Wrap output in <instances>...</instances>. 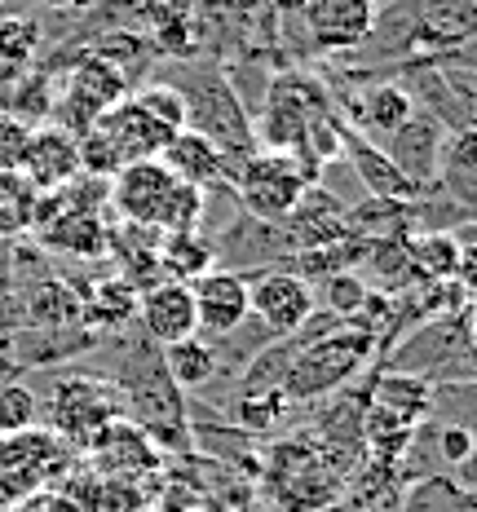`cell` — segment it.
Masks as SVG:
<instances>
[{"mask_svg":"<svg viewBox=\"0 0 477 512\" xmlns=\"http://www.w3.org/2000/svg\"><path fill=\"white\" fill-rule=\"evenodd\" d=\"M164 367L173 376V384L199 389V384H208L217 376V354H212L208 340L190 336V340H177V345H164Z\"/></svg>","mask_w":477,"mask_h":512,"instance_id":"19","label":"cell"},{"mask_svg":"<svg viewBox=\"0 0 477 512\" xmlns=\"http://www.w3.org/2000/svg\"><path fill=\"white\" fill-rule=\"evenodd\" d=\"M248 314L261 318L265 332L274 336H292L310 323L314 314V287L305 274L292 270H274L261 274L257 283H248Z\"/></svg>","mask_w":477,"mask_h":512,"instance_id":"6","label":"cell"},{"mask_svg":"<svg viewBox=\"0 0 477 512\" xmlns=\"http://www.w3.org/2000/svg\"><path fill=\"white\" fill-rule=\"evenodd\" d=\"M420 256V265L424 270H433V274H464L469 270V248H455V239H447V234H433V239H420L416 248H411Z\"/></svg>","mask_w":477,"mask_h":512,"instance_id":"23","label":"cell"},{"mask_svg":"<svg viewBox=\"0 0 477 512\" xmlns=\"http://www.w3.org/2000/svg\"><path fill=\"white\" fill-rule=\"evenodd\" d=\"M323 296L336 314H358V309L367 305V283L358 279V274H327Z\"/></svg>","mask_w":477,"mask_h":512,"instance_id":"25","label":"cell"},{"mask_svg":"<svg viewBox=\"0 0 477 512\" xmlns=\"http://www.w3.org/2000/svg\"><path fill=\"white\" fill-rule=\"evenodd\" d=\"M177 186H182V181L168 173L159 159H137V164H124L120 173L111 177V208L120 212L124 226L164 230Z\"/></svg>","mask_w":477,"mask_h":512,"instance_id":"4","label":"cell"},{"mask_svg":"<svg viewBox=\"0 0 477 512\" xmlns=\"http://www.w3.org/2000/svg\"><path fill=\"white\" fill-rule=\"evenodd\" d=\"M137 287L129 283V279H115V283H98L89 292V318H98L102 327H124L129 318L137 314Z\"/></svg>","mask_w":477,"mask_h":512,"instance_id":"20","label":"cell"},{"mask_svg":"<svg viewBox=\"0 0 477 512\" xmlns=\"http://www.w3.org/2000/svg\"><path fill=\"white\" fill-rule=\"evenodd\" d=\"M36 181L18 168H0V239H18V234L36 230V212H40Z\"/></svg>","mask_w":477,"mask_h":512,"instance_id":"17","label":"cell"},{"mask_svg":"<svg viewBox=\"0 0 477 512\" xmlns=\"http://www.w3.org/2000/svg\"><path fill=\"white\" fill-rule=\"evenodd\" d=\"M31 234H40V243L76 261H98L111 252V221L102 212H53Z\"/></svg>","mask_w":477,"mask_h":512,"instance_id":"13","label":"cell"},{"mask_svg":"<svg viewBox=\"0 0 477 512\" xmlns=\"http://www.w3.org/2000/svg\"><path fill=\"white\" fill-rule=\"evenodd\" d=\"M36 45H40L36 18H18V14L0 18V62H5V67H23L31 53H36Z\"/></svg>","mask_w":477,"mask_h":512,"instance_id":"22","label":"cell"},{"mask_svg":"<svg viewBox=\"0 0 477 512\" xmlns=\"http://www.w3.org/2000/svg\"><path fill=\"white\" fill-rule=\"evenodd\" d=\"M89 128H98L106 142H111L120 168L137 164V159H155L168 146V137H173V128H168L164 120H155V115L133 98V93H124V98L115 102L111 111H102ZM177 133H182V128H177Z\"/></svg>","mask_w":477,"mask_h":512,"instance_id":"7","label":"cell"},{"mask_svg":"<svg viewBox=\"0 0 477 512\" xmlns=\"http://www.w3.org/2000/svg\"><path fill=\"white\" fill-rule=\"evenodd\" d=\"M18 173H27L31 181H36V190H58V186H67V181L80 173L76 133H67L62 124H40V128H31Z\"/></svg>","mask_w":477,"mask_h":512,"instance_id":"10","label":"cell"},{"mask_svg":"<svg viewBox=\"0 0 477 512\" xmlns=\"http://www.w3.org/2000/svg\"><path fill=\"white\" fill-rule=\"evenodd\" d=\"M124 93H129V76H124V71L115 67L106 53H89V58L71 71L62 98L53 102V115H58V124L67 128V133L80 137L84 128L98 120L102 111H111Z\"/></svg>","mask_w":477,"mask_h":512,"instance_id":"3","label":"cell"},{"mask_svg":"<svg viewBox=\"0 0 477 512\" xmlns=\"http://www.w3.org/2000/svg\"><path fill=\"white\" fill-rule=\"evenodd\" d=\"M318 177V164L296 151H274V146H261L243 159L239 177H235V190L243 199V208L261 221H283L292 217L296 208L305 204Z\"/></svg>","mask_w":477,"mask_h":512,"instance_id":"1","label":"cell"},{"mask_svg":"<svg viewBox=\"0 0 477 512\" xmlns=\"http://www.w3.org/2000/svg\"><path fill=\"white\" fill-rule=\"evenodd\" d=\"M159 274L173 283H195L199 274L212 270V261H217V252H212L208 239H199L195 230H182V234H159Z\"/></svg>","mask_w":477,"mask_h":512,"instance_id":"16","label":"cell"},{"mask_svg":"<svg viewBox=\"0 0 477 512\" xmlns=\"http://www.w3.org/2000/svg\"><path fill=\"white\" fill-rule=\"evenodd\" d=\"M115 420H124V398L115 384L89 376H71L53 384L49 433H58L62 442H93V433H102Z\"/></svg>","mask_w":477,"mask_h":512,"instance_id":"2","label":"cell"},{"mask_svg":"<svg viewBox=\"0 0 477 512\" xmlns=\"http://www.w3.org/2000/svg\"><path fill=\"white\" fill-rule=\"evenodd\" d=\"M270 5L279 9V14H301V5H305V0H270Z\"/></svg>","mask_w":477,"mask_h":512,"instance_id":"29","label":"cell"},{"mask_svg":"<svg viewBox=\"0 0 477 512\" xmlns=\"http://www.w3.org/2000/svg\"><path fill=\"white\" fill-rule=\"evenodd\" d=\"M349 142V159H354L358 177L367 181L371 190H376V199H389V204H402V199H411L420 190V181H411L402 168L389 159V151H376V146L358 142V137H341Z\"/></svg>","mask_w":477,"mask_h":512,"instance_id":"15","label":"cell"},{"mask_svg":"<svg viewBox=\"0 0 477 512\" xmlns=\"http://www.w3.org/2000/svg\"><path fill=\"white\" fill-rule=\"evenodd\" d=\"M376 14H380L376 0H305L301 5L305 31L327 53L358 49L376 31Z\"/></svg>","mask_w":477,"mask_h":512,"instance_id":"8","label":"cell"},{"mask_svg":"<svg viewBox=\"0 0 477 512\" xmlns=\"http://www.w3.org/2000/svg\"><path fill=\"white\" fill-rule=\"evenodd\" d=\"M23 512H80V508L67 495H36V499H27Z\"/></svg>","mask_w":477,"mask_h":512,"instance_id":"28","label":"cell"},{"mask_svg":"<svg viewBox=\"0 0 477 512\" xmlns=\"http://www.w3.org/2000/svg\"><path fill=\"white\" fill-rule=\"evenodd\" d=\"M190 296H195V318H199V332L208 336H230L243 327L248 318V283L239 274H221L208 270L190 283Z\"/></svg>","mask_w":477,"mask_h":512,"instance_id":"11","label":"cell"},{"mask_svg":"<svg viewBox=\"0 0 477 512\" xmlns=\"http://www.w3.org/2000/svg\"><path fill=\"white\" fill-rule=\"evenodd\" d=\"M45 5H53V9H84L89 0H45Z\"/></svg>","mask_w":477,"mask_h":512,"instance_id":"30","label":"cell"},{"mask_svg":"<svg viewBox=\"0 0 477 512\" xmlns=\"http://www.w3.org/2000/svg\"><path fill=\"white\" fill-rule=\"evenodd\" d=\"M27 137H31V124L27 120L0 111V168H18V164H23Z\"/></svg>","mask_w":477,"mask_h":512,"instance_id":"26","label":"cell"},{"mask_svg":"<svg viewBox=\"0 0 477 512\" xmlns=\"http://www.w3.org/2000/svg\"><path fill=\"white\" fill-rule=\"evenodd\" d=\"M438 446H442V460H451V464L473 460V433L464 429V424H447L442 437H438Z\"/></svg>","mask_w":477,"mask_h":512,"instance_id":"27","label":"cell"},{"mask_svg":"<svg viewBox=\"0 0 477 512\" xmlns=\"http://www.w3.org/2000/svg\"><path fill=\"white\" fill-rule=\"evenodd\" d=\"M40 420V402L27 384H0V437H14L36 429Z\"/></svg>","mask_w":477,"mask_h":512,"instance_id":"21","label":"cell"},{"mask_svg":"<svg viewBox=\"0 0 477 512\" xmlns=\"http://www.w3.org/2000/svg\"><path fill=\"white\" fill-rule=\"evenodd\" d=\"M411 115H416V102H411L407 89H398V84H376L363 98V115H358V120H363L367 133L389 137V133H398Z\"/></svg>","mask_w":477,"mask_h":512,"instance_id":"18","label":"cell"},{"mask_svg":"<svg viewBox=\"0 0 477 512\" xmlns=\"http://www.w3.org/2000/svg\"><path fill=\"white\" fill-rule=\"evenodd\" d=\"M159 164L168 168L177 181H186V186H217L221 177H226V151H221V142H212L208 133H199V128H182V133L168 137V146L155 155Z\"/></svg>","mask_w":477,"mask_h":512,"instance_id":"12","label":"cell"},{"mask_svg":"<svg viewBox=\"0 0 477 512\" xmlns=\"http://www.w3.org/2000/svg\"><path fill=\"white\" fill-rule=\"evenodd\" d=\"M133 98L142 102L155 120H164L173 133H177V128H186V98H182V89H173V84H146V89H137Z\"/></svg>","mask_w":477,"mask_h":512,"instance_id":"24","label":"cell"},{"mask_svg":"<svg viewBox=\"0 0 477 512\" xmlns=\"http://www.w3.org/2000/svg\"><path fill=\"white\" fill-rule=\"evenodd\" d=\"M62 451H67V442L58 433L27 429L0 437V504H18V499L36 495L62 468Z\"/></svg>","mask_w":477,"mask_h":512,"instance_id":"5","label":"cell"},{"mask_svg":"<svg viewBox=\"0 0 477 512\" xmlns=\"http://www.w3.org/2000/svg\"><path fill=\"white\" fill-rule=\"evenodd\" d=\"M146 23H151V49L168 58H195V5L190 0H151L146 5Z\"/></svg>","mask_w":477,"mask_h":512,"instance_id":"14","label":"cell"},{"mask_svg":"<svg viewBox=\"0 0 477 512\" xmlns=\"http://www.w3.org/2000/svg\"><path fill=\"white\" fill-rule=\"evenodd\" d=\"M137 318H142L146 336H151L155 345H177V340L199 336V318H195V296H190V283L159 279L151 287H142V296H137Z\"/></svg>","mask_w":477,"mask_h":512,"instance_id":"9","label":"cell"}]
</instances>
